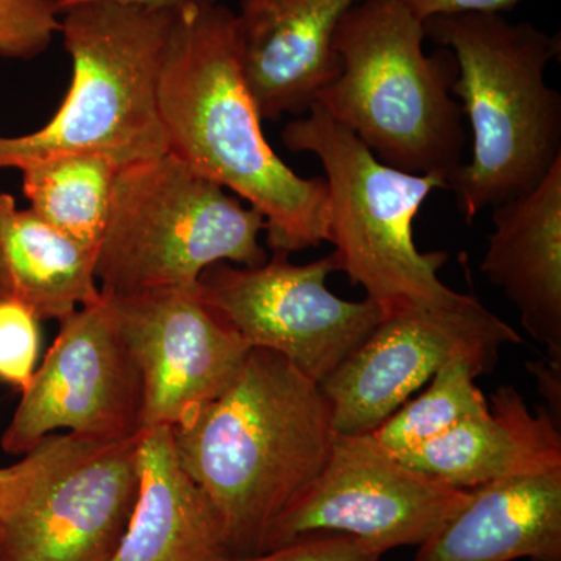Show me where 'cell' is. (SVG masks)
Segmentation results:
<instances>
[{
    "mask_svg": "<svg viewBox=\"0 0 561 561\" xmlns=\"http://www.w3.org/2000/svg\"><path fill=\"white\" fill-rule=\"evenodd\" d=\"M140 483L131 522L111 561H230L219 513L181 467L172 427L139 437Z\"/></svg>",
    "mask_w": 561,
    "mask_h": 561,
    "instance_id": "ac0fdd59",
    "label": "cell"
},
{
    "mask_svg": "<svg viewBox=\"0 0 561 561\" xmlns=\"http://www.w3.org/2000/svg\"><path fill=\"white\" fill-rule=\"evenodd\" d=\"M424 32L451 50L453 94L470 122L472 153L448 180L465 220L526 194L561 161V98L546 83L559 36L502 14L431 18Z\"/></svg>",
    "mask_w": 561,
    "mask_h": 561,
    "instance_id": "3957f363",
    "label": "cell"
},
{
    "mask_svg": "<svg viewBox=\"0 0 561 561\" xmlns=\"http://www.w3.org/2000/svg\"><path fill=\"white\" fill-rule=\"evenodd\" d=\"M360 0H241L238 25L243 76L262 119L308 113L337 77L334 38Z\"/></svg>",
    "mask_w": 561,
    "mask_h": 561,
    "instance_id": "5bb4252c",
    "label": "cell"
},
{
    "mask_svg": "<svg viewBox=\"0 0 561 561\" xmlns=\"http://www.w3.org/2000/svg\"><path fill=\"white\" fill-rule=\"evenodd\" d=\"M32 468L31 454H25L24 460L20 463L0 470V524L24 496L25 489L31 482Z\"/></svg>",
    "mask_w": 561,
    "mask_h": 561,
    "instance_id": "484cf974",
    "label": "cell"
},
{
    "mask_svg": "<svg viewBox=\"0 0 561 561\" xmlns=\"http://www.w3.org/2000/svg\"><path fill=\"white\" fill-rule=\"evenodd\" d=\"M106 2L117 3V5L139 7V9L179 11L186 7L195 5H216L221 0H58V11L69 9V7L80 5V3Z\"/></svg>",
    "mask_w": 561,
    "mask_h": 561,
    "instance_id": "4316f807",
    "label": "cell"
},
{
    "mask_svg": "<svg viewBox=\"0 0 561 561\" xmlns=\"http://www.w3.org/2000/svg\"><path fill=\"white\" fill-rule=\"evenodd\" d=\"M523 339L474 295L448 308L389 312L359 348L320 383L337 434H371L454 357L483 375L504 345Z\"/></svg>",
    "mask_w": 561,
    "mask_h": 561,
    "instance_id": "8fae6325",
    "label": "cell"
},
{
    "mask_svg": "<svg viewBox=\"0 0 561 561\" xmlns=\"http://www.w3.org/2000/svg\"><path fill=\"white\" fill-rule=\"evenodd\" d=\"M289 256L273 253L257 267L219 262L202 273L197 290L250 348L273 351L321 383L386 312L370 298L343 300L328 289V276L339 272L334 253L306 265Z\"/></svg>",
    "mask_w": 561,
    "mask_h": 561,
    "instance_id": "9c48e42d",
    "label": "cell"
},
{
    "mask_svg": "<svg viewBox=\"0 0 561 561\" xmlns=\"http://www.w3.org/2000/svg\"><path fill=\"white\" fill-rule=\"evenodd\" d=\"M424 22L400 0H360L334 38L341 69L317 102L383 164L449 180L467 146L453 54H424Z\"/></svg>",
    "mask_w": 561,
    "mask_h": 561,
    "instance_id": "277c9868",
    "label": "cell"
},
{
    "mask_svg": "<svg viewBox=\"0 0 561 561\" xmlns=\"http://www.w3.org/2000/svg\"><path fill=\"white\" fill-rule=\"evenodd\" d=\"M158 99L168 153L256 209L273 253L327 242V181L302 179L265 139L234 11L221 3L176 11Z\"/></svg>",
    "mask_w": 561,
    "mask_h": 561,
    "instance_id": "6da1fadb",
    "label": "cell"
},
{
    "mask_svg": "<svg viewBox=\"0 0 561 561\" xmlns=\"http://www.w3.org/2000/svg\"><path fill=\"white\" fill-rule=\"evenodd\" d=\"M41 320L25 306L0 298V382L27 389L36 370Z\"/></svg>",
    "mask_w": 561,
    "mask_h": 561,
    "instance_id": "603a6c76",
    "label": "cell"
},
{
    "mask_svg": "<svg viewBox=\"0 0 561 561\" xmlns=\"http://www.w3.org/2000/svg\"><path fill=\"white\" fill-rule=\"evenodd\" d=\"M57 33L58 0H0V57L32 60Z\"/></svg>",
    "mask_w": 561,
    "mask_h": 561,
    "instance_id": "7402d4cb",
    "label": "cell"
},
{
    "mask_svg": "<svg viewBox=\"0 0 561 561\" xmlns=\"http://www.w3.org/2000/svg\"><path fill=\"white\" fill-rule=\"evenodd\" d=\"M184 471L219 513L232 559L264 552L273 524L330 459L335 432L319 382L251 348L216 401L172 427Z\"/></svg>",
    "mask_w": 561,
    "mask_h": 561,
    "instance_id": "7a4b0ae2",
    "label": "cell"
},
{
    "mask_svg": "<svg viewBox=\"0 0 561 561\" xmlns=\"http://www.w3.org/2000/svg\"><path fill=\"white\" fill-rule=\"evenodd\" d=\"M280 136L287 149L316 154L323 165L327 242L334 245L339 271L367 298L386 313L463 300L465 294L438 278L448 254L420 253L413 242V220L432 192L448 190L445 175H415L383 164L319 103L289 122Z\"/></svg>",
    "mask_w": 561,
    "mask_h": 561,
    "instance_id": "8992f818",
    "label": "cell"
},
{
    "mask_svg": "<svg viewBox=\"0 0 561 561\" xmlns=\"http://www.w3.org/2000/svg\"><path fill=\"white\" fill-rule=\"evenodd\" d=\"M398 459L454 489L472 490L500 479L561 470L560 421L530 412L513 386L491 394L489 411Z\"/></svg>",
    "mask_w": 561,
    "mask_h": 561,
    "instance_id": "2e32d148",
    "label": "cell"
},
{
    "mask_svg": "<svg viewBox=\"0 0 561 561\" xmlns=\"http://www.w3.org/2000/svg\"><path fill=\"white\" fill-rule=\"evenodd\" d=\"M561 561V470L470 490L412 561Z\"/></svg>",
    "mask_w": 561,
    "mask_h": 561,
    "instance_id": "e0dca14e",
    "label": "cell"
},
{
    "mask_svg": "<svg viewBox=\"0 0 561 561\" xmlns=\"http://www.w3.org/2000/svg\"><path fill=\"white\" fill-rule=\"evenodd\" d=\"M101 295L94 251L0 194V298L61 321Z\"/></svg>",
    "mask_w": 561,
    "mask_h": 561,
    "instance_id": "d6986e66",
    "label": "cell"
},
{
    "mask_svg": "<svg viewBox=\"0 0 561 561\" xmlns=\"http://www.w3.org/2000/svg\"><path fill=\"white\" fill-rule=\"evenodd\" d=\"M31 209L84 249L98 251L121 168L99 154H62L20 169Z\"/></svg>",
    "mask_w": 561,
    "mask_h": 561,
    "instance_id": "ffe728a7",
    "label": "cell"
},
{
    "mask_svg": "<svg viewBox=\"0 0 561 561\" xmlns=\"http://www.w3.org/2000/svg\"><path fill=\"white\" fill-rule=\"evenodd\" d=\"M468 500L470 490L409 467L373 434H337L319 478L273 524L264 552L330 534L359 538L382 556L419 548Z\"/></svg>",
    "mask_w": 561,
    "mask_h": 561,
    "instance_id": "30bf717a",
    "label": "cell"
},
{
    "mask_svg": "<svg viewBox=\"0 0 561 561\" xmlns=\"http://www.w3.org/2000/svg\"><path fill=\"white\" fill-rule=\"evenodd\" d=\"M481 271L561 367V161L535 190L493 206Z\"/></svg>",
    "mask_w": 561,
    "mask_h": 561,
    "instance_id": "9a60e30c",
    "label": "cell"
},
{
    "mask_svg": "<svg viewBox=\"0 0 561 561\" xmlns=\"http://www.w3.org/2000/svg\"><path fill=\"white\" fill-rule=\"evenodd\" d=\"M175 13L106 2L62 10L68 94L38 131L0 136V169L80 153L122 169L168 153L158 92Z\"/></svg>",
    "mask_w": 561,
    "mask_h": 561,
    "instance_id": "5b68a950",
    "label": "cell"
},
{
    "mask_svg": "<svg viewBox=\"0 0 561 561\" xmlns=\"http://www.w3.org/2000/svg\"><path fill=\"white\" fill-rule=\"evenodd\" d=\"M382 553L350 535H312L272 551L230 561H382Z\"/></svg>",
    "mask_w": 561,
    "mask_h": 561,
    "instance_id": "cb8c5ba5",
    "label": "cell"
},
{
    "mask_svg": "<svg viewBox=\"0 0 561 561\" xmlns=\"http://www.w3.org/2000/svg\"><path fill=\"white\" fill-rule=\"evenodd\" d=\"M139 437L47 435L0 524V561H111L138 501Z\"/></svg>",
    "mask_w": 561,
    "mask_h": 561,
    "instance_id": "ba28073f",
    "label": "cell"
},
{
    "mask_svg": "<svg viewBox=\"0 0 561 561\" xmlns=\"http://www.w3.org/2000/svg\"><path fill=\"white\" fill-rule=\"evenodd\" d=\"M529 370L537 376L542 394L548 398L549 404H551L553 411L552 415L556 416L557 413V419H560L561 367H559V365L551 364V362H549V364H541V362H538V364L529 365Z\"/></svg>",
    "mask_w": 561,
    "mask_h": 561,
    "instance_id": "83f0119b",
    "label": "cell"
},
{
    "mask_svg": "<svg viewBox=\"0 0 561 561\" xmlns=\"http://www.w3.org/2000/svg\"><path fill=\"white\" fill-rule=\"evenodd\" d=\"M483 373L474 362L454 357L432 376L431 386L416 400L404 402L371 432L393 456L413 451L463 421L489 411V400L474 383Z\"/></svg>",
    "mask_w": 561,
    "mask_h": 561,
    "instance_id": "44dd1931",
    "label": "cell"
},
{
    "mask_svg": "<svg viewBox=\"0 0 561 561\" xmlns=\"http://www.w3.org/2000/svg\"><path fill=\"white\" fill-rule=\"evenodd\" d=\"M108 298L142 378L140 432L176 426L216 401L251 351L197 286Z\"/></svg>",
    "mask_w": 561,
    "mask_h": 561,
    "instance_id": "4fadbf2b",
    "label": "cell"
},
{
    "mask_svg": "<svg viewBox=\"0 0 561 561\" xmlns=\"http://www.w3.org/2000/svg\"><path fill=\"white\" fill-rule=\"evenodd\" d=\"M60 323L3 432L7 454L25 456L60 430L108 440L140 434L142 378L110 298L102 294Z\"/></svg>",
    "mask_w": 561,
    "mask_h": 561,
    "instance_id": "7c38bea8",
    "label": "cell"
},
{
    "mask_svg": "<svg viewBox=\"0 0 561 561\" xmlns=\"http://www.w3.org/2000/svg\"><path fill=\"white\" fill-rule=\"evenodd\" d=\"M402 5L426 22L431 18L457 14H502L522 0H400Z\"/></svg>",
    "mask_w": 561,
    "mask_h": 561,
    "instance_id": "d4e9b609",
    "label": "cell"
},
{
    "mask_svg": "<svg viewBox=\"0 0 561 561\" xmlns=\"http://www.w3.org/2000/svg\"><path fill=\"white\" fill-rule=\"evenodd\" d=\"M264 217L171 153L122 168L95 251L102 294L195 287L219 262L257 267Z\"/></svg>",
    "mask_w": 561,
    "mask_h": 561,
    "instance_id": "52a82bcc",
    "label": "cell"
}]
</instances>
